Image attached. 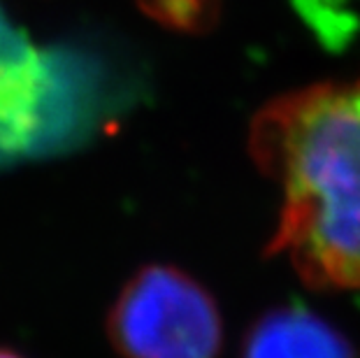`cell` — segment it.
Here are the masks:
<instances>
[{"label":"cell","mask_w":360,"mask_h":358,"mask_svg":"<svg viewBox=\"0 0 360 358\" xmlns=\"http://www.w3.org/2000/svg\"><path fill=\"white\" fill-rule=\"evenodd\" d=\"M107 338L121 358H219L226 335L200 281L172 265H144L114 298Z\"/></svg>","instance_id":"2"},{"label":"cell","mask_w":360,"mask_h":358,"mask_svg":"<svg viewBox=\"0 0 360 358\" xmlns=\"http://www.w3.org/2000/svg\"><path fill=\"white\" fill-rule=\"evenodd\" d=\"M47 72L40 56L0 28V156L26 149L40 131Z\"/></svg>","instance_id":"4"},{"label":"cell","mask_w":360,"mask_h":358,"mask_svg":"<svg viewBox=\"0 0 360 358\" xmlns=\"http://www.w3.org/2000/svg\"><path fill=\"white\" fill-rule=\"evenodd\" d=\"M0 358H26V356L12 352V349H3V347H0Z\"/></svg>","instance_id":"6"},{"label":"cell","mask_w":360,"mask_h":358,"mask_svg":"<svg viewBox=\"0 0 360 358\" xmlns=\"http://www.w3.org/2000/svg\"><path fill=\"white\" fill-rule=\"evenodd\" d=\"M137 5L156 24L188 35L210 33L221 17V0H137Z\"/></svg>","instance_id":"5"},{"label":"cell","mask_w":360,"mask_h":358,"mask_svg":"<svg viewBox=\"0 0 360 358\" xmlns=\"http://www.w3.org/2000/svg\"><path fill=\"white\" fill-rule=\"evenodd\" d=\"M249 149L281 196L270 254L311 288H360V75L270 101Z\"/></svg>","instance_id":"1"},{"label":"cell","mask_w":360,"mask_h":358,"mask_svg":"<svg viewBox=\"0 0 360 358\" xmlns=\"http://www.w3.org/2000/svg\"><path fill=\"white\" fill-rule=\"evenodd\" d=\"M240 358H358L335 324L304 305H279L249 326Z\"/></svg>","instance_id":"3"}]
</instances>
